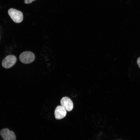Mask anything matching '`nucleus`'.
<instances>
[{
  "mask_svg": "<svg viewBox=\"0 0 140 140\" xmlns=\"http://www.w3.org/2000/svg\"><path fill=\"white\" fill-rule=\"evenodd\" d=\"M137 63L139 67L140 68V57L138 58L137 60Z\"/></svg>",
  "mask_w": 140,
  "mask_h": 140,
  "instance_id": "nucleus-8",
  "label": "nucleus"
},
{
  "mask_svg": "<svg viewBox=\"0 0 140 140\" xmlns=\"http://www.w3.org/2000/svg\"><path fill=\"white\" fill-rule=\"evenodd\" d=\"M17 59L15 56L13 55H8L3 60L2 65L4 68H9L14 65Z\"/></svg>",
  "mask_w": 140,
  "mask_h": 140,
  "instance_id": "nucleus-3",
  "label": "nucleus"
},
{
  "mask_svg": "<svg viewBox=\"0 0 140 140\" xmlns=\"http://www.w3.org/2000/svg\"><path fill=\"white\" fill-rule=\"evenodd\" d=\"M1 135L4 140H16L14 133L7 128L2 129L0 131Z\"/></svg>",
  "mask_w": 140,
  "mask_h": 140,
  "instance_id": "nucleus-4",
  "label": "nucleus"
},
{
  "mask_svg": "<svg viewBox=\"0 0 140 140\" xmlns=\"http://www.w3.org/2000/svg\"><path fill=\"white\" fill-rule=\"evenodd\" d=\"M60 103L62 106L66 110L70 111L73 108V104L71 100L67 97H63L61 100Z\"/></svg>",
  "mask_w": 140,
  "mask_h": 140,
  "instance_id": "nucleus-5",
  "label": "nucleus"
},
{
  "mask_svg": "<svg viewBox=\"0 0 140 140\" xmlns=\"http://www.w3.org/2000/svg\"><path fill=\"white\" fill-rule=\"evenodd\" d=\"M36 0H24V3L26 4H30Z\"/></svg>",
  "mask_w": 140,
  "mask_h": 140,
  "instance_id": "nucleus-7",
  "label": "nucleus"
},
{
  "mask_svg": "<svg viewBox=\"0 0 140 140\" xmlns=\"http://www.w3.org/2000/svg\"><path fill=\"white\" fill-rule=\"evenodd\" d=\"M66 110L61 106H58L56 108L54 111L55 118L60 120L64 117L66 114Z\"/></svg>",
  "mask_w": 140,
  "mask_h": 140,
  "instance_id": "nucleus-6",
  "label": "nucleus"
},
{
  "mask_svg": "<svg viewBox=\"0 0 140 140\" xmlns=\"http://www.w3.org/2000/svg\"><path fill=\"white\" fill-rule=\"evenodd\" d=\"M8 13L11 19L15 22L19 23L22 21L23 15L21 11L11 8L8 10Z\"/></svg>",
  "mask_w": 140,
  "mask_h": 140,
  "instance_id": "nucleus-1",
  "label": "nucleus"
},
{
  "mask_svg": "<svg viewBox=\"0 0 140 140\" xmlns=\"http://www.w3.org/2000/svg\"><path fill=\"white\" fill-rule=\"evenodd\" d=\"M35 58V56L34 53L29 51L23 52L19 56L20 61L25 64H29L32 62L34 61Z\"/></svg>",
  "mask_w": 140,
  "mask_h": 140,
  "instance_id": "nucleus-2",
  "label": "nucleus"
}]
</instances>
